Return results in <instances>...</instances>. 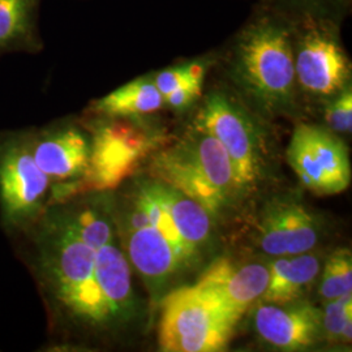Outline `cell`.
<instances>
[{
  "label": "cell",
  "instance_id": "7",
  "mask_svg": "<svg viewBox=\"0 0 352 352\" xmlns=\"http://www.w3.org/2000/svg\"><path fill=\"white\" fill-rule=\"evenodd\" d=\"M111 209L118 238L132 272L144 282L151 302H161L167 292L177 287L176 283L192 273L190 269L164 232L148 219L126 183L111 192Z\"/></svg>",
  "mask_w": 352,
  "mask_h": 352
},
{
  "label": "cell",
  "instance_id": "11",
  "mask_svg": "<svg viewBox=\"0 0 352 352\" xmlns=\"http://www.w3.org/2000/svg\"><path fill=\"white\" fill-rule=\"evenodd\" d=\"M317 214L295 197L279 196L265 204L258 214L254 241L269 257L314 251L322 238Z\"/></svg>",
  "mask_w": 352,
  "mask_h": 352
},
{
  "label": "cell",
  "instance_id": "17",
  "mask_svg": "<svg viewBox=\"0 0 352 352\" xmlns=\"http://www.w3.org/2000/svg\"><path fill=\"white\" fill-rule=\"evenodd\" d=\"M164 109V96L155 87L153 75L148 74L93 100L82 113L102 118H141L157 115Z\"/></svg>",
  "mask_w": 352,
  "mask_h": 352
},
{
  "label": "cell",
  "instance_id": "12",
  "mask_svg": "<svg viewBox=\"0 0 352 352\" xmlns=\"http://www.w3.org/2000/svg\"><path fill=\"white\" fill-rule=\"evenodd\" d=\"M29 128L33 157L52 186L74 183L84 176L90 160L91 139L80 116Z\"/></svg>",
  "mask_w": 352,
  "mask_h": 352
},
{
  "label": "cell",
  "instance_id": "21",
  "mask_svg": "<svg viewBox=\"0 0 352 352\" xmlns=\"http://www.w3.org/2000/svg\"><path fill=\"white\" fill-rule=\"evenodd\" d=\"M318 277V294L324 302L352 294L351 251L340 248L329 254Z\"/></svg>",
  "mask_w": 352,
  "mask_h": 352
},
{
  "label": "cell",
  "instance_id": "16",
  "mask_svg": "<svg viewBox=\"0 0 352 352\" xmlns=\"http://www.w3.org/2000/svg\"><path fill=\"white\" fill-rule=\"evenodd\" d=\"M43 0H0V58L37 55L45 49L39 28Z\"/></svg>",
  "mask_w": 352,
  "mask_h": 352
},
{
  "label": "cell",
  "instance_id": "13",
  "mask_svg": "<svg viewBox=\"0 0 352 352\" xmlns=\"http://www.w3.org/2000/svg\"><path fill=\"white\" fill-rule=\"evenodd\" d=\"M269 282V265L221 257L193 285L238 321L260 300Z\"/></svg>",
  "mask_w": 352,
  "mask_h": 352
},
{
  "label": "cell",
  "instance_id": "23",
  "mask_svg": "<svg viewBox=\"0 0 352 352\" xmlns=\"http://www.w3.org/2000/svg\"><path fill=\"white\" fill-rule=\"evenodd\" d=\"M318 111L327 129L337 135H350L352 131V84L324 102Z\"/></svg>",
  "mask_w": 352,
  "mask_h": 352
},
{
  "label": "cell",
  "instance_id": "9",
  "mask_svg": "<svg viewBox=\"0 0 352 352\" xmlns=\"http://www.w3.org/2000/svg\"><path fill=\"white\" fill-rule=\"evenodd\" d=\"M160 307L158 340L162 351H222L239 322L193 285L171 289Z\"/></svg>",
  "mask_w": 352,
  "mask_h": 352
},
{
  "label": "cell",
  "instance_id": "20",
  "mask_svg": "<svg viewBox=\"0 0 352 352\" xmlns=\"http://www.w3.org/2000/svg\"><path fill=\"white\" fill-rule=\"evenodd\" d=\"M215 64V52H209L199 58H193L180 63L168 65L161 71L153 72L155 87L167 96L176 89L183 88L190 84H206L209 71Z\"/></svg>",
  "mask_w": 352,
  "mask_h": 352
},
{
  "label": "cell",
  "instance_id": "6",
  "mask_svg": "<svg viewBox=\"0 0 352 352\" xmlns=\"http://www.w3.org/2000/svg\"><path fill=\"white\" fill-rule=\"evenodd\" d=\"M294 67L302 113L351 84L352 64L342 24L318 17L291 20Z\"/></svg>",
  "mask_w": 352,
  "mask_h": 352
},
{
  "label": "cell",
  "instance_id": "4",
  "mask_svg": "<svg viewBox=\"0 0 352 352\" xmlns=\"http://www.w3.org/2000/svg\"><path fill=\"white\" fill-rule=\"evenodd\" d=\"M149 175L187 195L219 217L243 195L232 162L212 135L189 124L170 146L151 155Z\"/></svg>",
  "mask_w": 352,
  "mask_h": 352
},
{
  "label": "cell",
  "instance_id": "19",
  "mask_svg": "<svg viewBox=\"0 0 352 352\" xmlns=\"http://www.w3.org/2000/svg\"><path fill=\"white\" fill-rule=\"evenodd\" d=\"M256 3L285 14L289 20L318 17L342 25L352 11V0H256Z\"/></svg>",
  "mask_w": 352,
  "mask_h": 352
},
{
  "label": "cell",
  "instance_id": "14",
  "mask_svg": "<svg viewBox=\"0 0 352 352\" xmlns=\"http://www.w3.org/2000/svg\"><path fill=\"white\" fill-rule=\"evenodd\" d=\"M253 324L261 340L285 351L312 347L324 337L321 309L304 299L283 304L257 302Z\"/></svg>",
  "mask_w": 352,
  "mask_h": 352
},
{
  "label": "cell",
  "instance_id": "22",
  "mask_svg": "<svg viewBox=\"0 0 352 352\" xmlns=\"http://www.w3.org/2000/svg\"><path fill=\"white\" fill-rule=\"evenodd\" d=\"M322 336L330 343H350L352 340V294L325 302Z\"/></svg>",
  "mask_w": 352,
  "mask_h": 352
},
{
  "label": "cell",
  "instance_id": "18",
  "mask_svg": "<svg viewBox=\"0 0 352 352\" xmlns=\"http://www.w3.org/2000/svg\"><path fill=\"white\" fill-rule=\"evenodd\" d=\"M157 183L161 197L168 213L171 214L182 238L193 251L206 260L214 248L215 217L209 213L201 204L192 200L183 192L160 180H157Z\"/></svg>",
  "mask_w": 352,
  "mask_h": 352
},
{
  "label": "cell",
  "instance_id": "1",
  "mask_svg": "<svg viewBox=\"0 0 352 352\" xmlns=\"http://www.w3.org/2000/svg\"><path fill=\"white\" fill-rule=\"evenodd\" d=\"M111 192L51 205L11 238L43 302L50 347L110 343L124 334L102 286L98 248L115 236Z\"/></svg>",
  "mask_w": 352,
  "mask_h": 352
},
{
  "label": "cell",
  "instance_id": "5",
  "mask_svg": "<svg viewBox=\"0 0 352 352\" xmlns=\"http://www.w3.org/2000/svg\"><path fill=\"white\" fill-rule=\"evenodd\" d=\"M190 126L218 140L232 162L243 190L254 187L265 171V122L239 94L218 82L192 109Z\"/></svg>",
  "mask_w": 352,
  "mask_h": 352
},
{
  "label": "cell",
  "instance_id": "8",
  "mask_svg": "<svg viewBox=\"0 0 352 352\" xmlns=\"http://www.w3.org/2000/svg\"><path fill=\"white\" fill-rule=\"evenodd\" d=\"M51 186L33 157L30 128L0 131V227L8 239L46 212Z\"/></svg>",
  "mask_w": 352,
  "mask_h": 352
},
{
  "label": "cell",
  "instance_id": "2",
  "mask_svg": "<svg viewBox=\"0 0 352 352\" xmlns=\"http://www.w3.org/2000/svg\"><path fill=\"white\" fill-rule=\"evenodd\" d=\"M214 52V67L227 85L266 120L302 115L289 17L256 3L243 25Z\"/></svg>",
  "mask_w": 352,
  "mask_h": 352
},
{
  "label": "cell",
  "instance_id": "3",
  "mask_svg": "<svg viewBox=\"0 0 352 352\" xmlns=\"http://www.w3.org/2000/svg\"><path fill=\"white\" fill-rule=\"evenodd\" d=\"M155 115L141 118H102L81 115L91 139L88 168L84 176L51 187L49 206L87 193L113 192L138 174L141 164L166 141Z\"/></svg>",
  "mask_w": 352,
  "mask_h": 352
},
{
  "label": "cell",
  "instance_id": "15",
  "mask_svg": "<svg viewBox=\"0 0 352 352\" xmlns=\"http://www.w3.org/2000/svg\"><path fill=\"white\" fill-rule=\"evenodd\" d=\"M267 265L269 282L258 302L283 304L304 299V295L320 276L322 260L314 250L272 257Z\"/></svg>",
  "mask_w": 352,
  "mask_h": 352
},
{
  "label": "cell",
  "instance_id": "10",
  "mask_svg": "<svg viewBox=\"0 0 352 352\" xmlns=\"http://www.w3.org/2000/svg\"><path fill=\"white\" fill-rule=\"evenodd\" d=\"M287 162L302 186L315 195H338L350 187L346 144L325 126L298 123L289 140Z\"/></svg>",
  "mask_w": 352,
  "mask_h": 352
},
{
  "label": "cell",
  "instance_id": "24",
  "mask_svg": "<svg viewBox=\"0 0 352 352\" xmlns=\"http://www.w3.org/2000/svg\"><path fill=\"white\" fill-rule=\"evenodd\" d=\"M206 84H190L176 89L173 93L164 96V107L175 113H187L201 100Z\"/></svg>",
  "mask_w": 352,
  "mask_h": 352
}]
</instances>
